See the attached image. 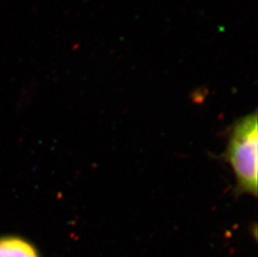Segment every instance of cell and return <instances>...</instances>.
Wrapping results in <instances>:
<instances>
[{
	"mask_svg": "<svg viewBox=\"0 0 258 257\" xmlns=\"http://www.w3.org/2000/svg\"><path fill=\"white\" fill-rule=\"evenodd\" d=\"M257 114L254 112L233 124L222 155L235 175L236 196H257Z\"/></svg>",
	"mask_w": 258,
	"mask_h": 257,
	"instance_id": "obj_1",
	"label": "cell"
},
{
	"mask_svg": "<svg viewBox=\"0 0 258 257\" xmlns=\"http://www.w3.org/2000/svg\"><path fill=\"white\" fill-rule=\"evenodd\" d=\"M0 257H39L36 249L22 238L0 237Z\"/></svg>",
	"mask_w": 258,
	"mask_h": 257,
	"instance_id": "obj_2",
	"label": "cell"
}]
</instances>
